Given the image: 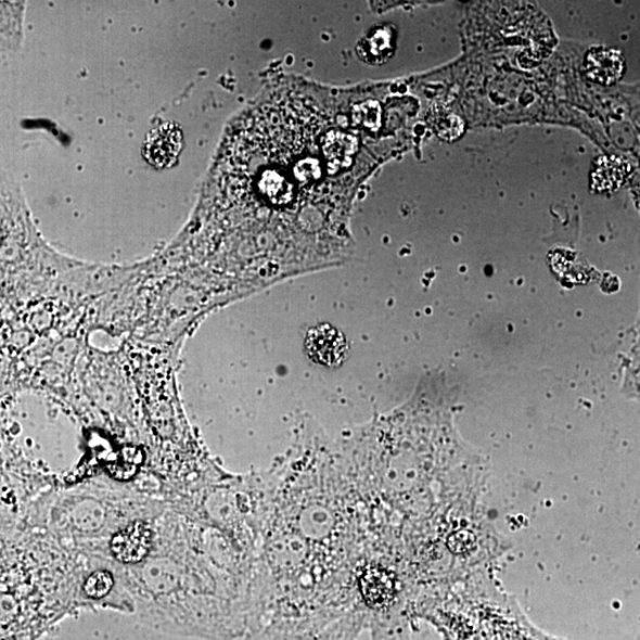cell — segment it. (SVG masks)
<instances>
[{
  "label": "cell",
  "mask_w": 640,
  "mask_h": 640,
  "mask_svg": "<svg viewBox=\"0 0 640 640\" xmlns=\"http://www.w3.org/2000/svg\"><path fill=\"white\" fill-rule=\"evenodd\" d=\"M181 127L166 123L151 131L144 145L146 161L158 169L170 168L183 149Z\"/></svg>",
  "instance_id": "cell-1"
},
{
  "label": "cell",
  "mask_w": 640,
  "mask_h": 640,
  "mask_svg": "<svg viewBox=\"0 0 640 640\" xmlns=\"http://www.w3.org/2000/svg\"><path fill=\"white\" fill-rule=\"evenodd\" d=\"M305 347L312 360L327 367H337L348 356L347 340L330 325H319L307 332Z\"/></svg>",
  "instance_id": "cell-2"
},
{
  "label": "cell",
  "mask_w": 640,
  "mask_h": 640,
  "mask_svg": "<svg viewBox=\"0 0 640 640\" xmlns=\"http://www.w3.org/2000/svg\"><path fill=\"white\" fill-rule=\"evenodd\" d=\"M152 547V530L144 522H135L113 536L112 553L124 563L143 561Z\"/></svg>",
  "instance_id": "cell-3"
},
{
  "label": "cell",
  "mask_w": 640,
  "mask_h": 640,
  "mask_svg": "<svg viewBox=\"0 0 640 640\" xmlns=\"http://www.w3.org/2000/svg\"><path fill=\"white\" fill-rule=\"evenodd\" d=\"M585 66L592 80L603 85H613L622 79L625 62L617 50L594 48L586 55Z\"/></svg>",
  "instance_id": "cell-4"
},
{
  "label": "cell",
  "mask_w": 640,
  "mask_h": 640,
  "mask_svg": "<svg viewBox=\"0 0 640 640\" xmlns=\"http://www.w3.org/2000/svg\"><path fill=\"white\" fill-rule=\"evenodd\" d=\"M392 575L383 568H367L360 576V590L369 607L386 606L395 594Z\"/></svg>",
  "instance_id": "cell-5"
},
{
  "label": "cell",
  "mask_w": 640,
  "mask_h": 640,
  "mask_svg": "<svg viewBox=\"0 0 640 640\" xmlns=\"http://www.w3.org/2000/svg\"><path fill=\"white\" fill-rule=\"evenodd\" d=\"M627 170H629V168H627L624 161L617 158L607 159L604 165H601V168H599L597 172L599 177L605 176L599 179L598 184L607 189L617 188L624 182Z\"/></svg>",
  "instance_id": "cell-6"
},
{
  "label": "cell",
  "mask_w": 640,
  "mask_h": 640,
  "mask_svg": "<svg viewBox=\"0 0 640 640\" xmlns=\"http://www.w3.org/2000/svg\"><path fill=\"white\" fill-rule=\"evenodd\" d=\"M112 575L105 571H99L89 576L85 584V591L89 597L102 598L111 591Z\"/></svg>",
  "instance_id": "cell-7"
}]
</instances>
